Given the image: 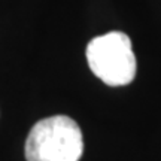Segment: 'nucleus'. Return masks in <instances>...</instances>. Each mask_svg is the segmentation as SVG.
<instances>
[{
  "mask_svg": "<svg viewBox=\"0 0 161 161\" xmlns=\"http://www.w3.org/2000/svg\"><path fill=\"white\" fill-rule=\"evenodd\" d=\"M84 152L82 131L66 115L37 121L25 140L27 161H79Z\"/></svg>",
  "mask_w": 161,
  "mask_h": 161,
  "instance_id": "obj_1",
  "label": "nucleus"
},
{
  "mask_svg": "<svg viewBox=\"0 0 161 161\" xmlns=\"http://www.w3.org/2000/svg\"><path fill=\"white\" fill-rule=\"evenodd\" d=\"M88 66L109 86L128 85L136 76V55L131 40L122 31H110L90 40L86 46Z\"/></svg>",
  "mask_w": 161,
  "mask_h": 161,
  "instance_id": "obj_2",
  "label": "nucleus"
}]
</instances>
